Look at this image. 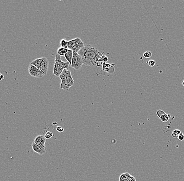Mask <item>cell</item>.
Instances as JSON below:
<instances>
[{
  "instance_id": "obj_1",
  "label": "cell",
  "mask_w": 184,
  "mask_h": 181,
  "mask_svg": "<svg viewBox=\"0 0 184 181\" xmlns=\"http://www.w3.org/2000/svg\"><path fill=\"white\" fill-rule=\"evenodd\" d=\"M78 54L82 57L85 65L100 66L103 63L102 56L103 54L92 46H85L79 51Z\"/></svg>"
},
{
  "instance_id": "obj_2",
  "label": "cell",
  "mask_w": 184,
  "mask_h": 181,
  "mask_svg": "<svg viewBox=\"0 0 184 181\" xmlns=\"http://www.w3.org/2000/svg\"><path fill=\"white\" fill-rule=\"evenodd\" d=\"M61 79L60 87L65 91L68 90L74 84V81L71 75V72L64 69L59 76Z\"/></svg>"
},
{
  "instance_id": "obj_3",
  "label": "cell",
  "mask_w": 184,
  "mask_h": 181,
  "mask_svg": "<svg viewBox=\"0 0 184 181\" xmlns=\"http://www.w3.org/2000/svg\"><path fill=\"white\" fill-rule=\"evenodd\" d=\"M70 66V65L69 62H63L61 59L60 55L57 54L55 61L53 74L57 77H59L64 69L68 70Z\"/></svg>"
},
{
  "instance_id": "obj_4",
  "label": "cell",
  "mask_w": 184,
  "mask_h": 181,
  "mask_svg": "<svg viewBox=\"0 0 184 181\" xmlns=\"http://www.w3.org/2000/svg\"><path fill=\"white\" fill-rule=\"evenodd\" d=\"M31 65H33L37 67L41 72L44 74V75H47L49 66V61L47 58L36 59L31 63Z\"/></svg>"
},
{
  "instance_id": "obj_5",
  "label": "cell",
  "mask_w": 184,
  "mask_h": 181,
  "mask_svg": "<svg viewBox=\"0 0 184 181\" xmlns=\"http://www.w3.org/2000/svg\"><path fill=\"white\" fill-rule=\"evenodd\" d=\"M84 46V43L80 38H76L68 41V49L76 53H78L79 51Z\"/></svg>"
},
{
  "instance_id": "obj_6",
  "label": "cell",
  "mask_w": 184,
  "mask_h": 181,
  "mask_svg": "<svg viewBox=\"0 0 184 181\" xmlns=\"http://www.w3.org/2000/svg\"><path fill=\"white\" fill-rule=\"evenodd\" d=\"M84 64L82 57L78 53L73 52V58L72 60L71 66L76 70H79L81 69L82 65Z\"/></svg>"
},
{
  "instance_id": "obj_7",
  "label": "cell",
  "mask_w": 184,
  "mask_h": 181,
  "mask_svg": "<svg viewBox=\"0 0 184 181\" xmlns=\"http://www.w3.org/2000/svg\"><path fill=\"white\" fill-rule=\"evenodd\" d=\"M28 72H29V74L34 77H42L44 75V73L41 72L37 67H36L33 65H31V64L29 65Z\"/></svg>"
},
{
  "instance_id": "obj_8",
  "label": "cell",
  "mask_w": 184,
  "mask_h": 181,
  "mask_svg": "<svg viewBox=\"0 0 184 181\" xmlns=\"http://www.w3.org/2000/svg\"><path fill=\"white\" fill-rule=\"evenodd\" d=\"M46 141V138L43 135H38L36 137L33 143L42 148H46L45 143Z\"/></svg>"
},
{
  "instance_id": "obj_9",
  "label": "cell",
  "mask_w": 184,
  "mask_h": 181,
  "mask_svg": "<svg viewBox=\"0 0 184 181\" xmlns=\"http://www.w3.org/2000/svg\"><path fill=\"white\" fill-rule=\"evenodd\" d=\"M31 146H32V148L33 149V151L37 153L39 155H44L46 152V148L41 147L40 146L35 144L33 142L31 145Z\"/></svg>"
},
{
  "instance_id": "obj_10",
  "label": "cell",
  "mask_w": 184,
  "mask_h": 181,
  "mask_svg": "<svg viewBox=\"0 0 184 181\" xmlns=\"http://www.w3.org/2000/svg\"><path fill=\"white\" fill-rule=\"evenodd\" d=\"M73 51H72L71 50H70V49H68L67 53H65V55H64L65 58L68 61V62H69L70 66L71 65L72 60V58H73Z\"/></svg>"
},
{
  "instance_id": "obj_11",
  "label": "cell",
  "mask_w": 184,
  "mask_h": 181,
  "mask_svg": "<svg viewBox=\"0 0 184 181\" xmlns=\"http://www.w3.org/2000/svg\"><path fill=\"white\" fill-rule=\"evenodd\" d=\"M131 176V174L128 172L124 173L120 175L119 179V181H127L128 180L129 177Z\"/></svg>"
},
{
  "instance_id": "obj_12",
  "label": "cell",
  "mask_w": 184,
  "mask_h": 181,
  "mask_svg": "<svg viewBox=\"0 0 184 181\" xmlns=\"http://www.w3.org/2000/svg\"><path fill=\"white\" fill-rule=\"evenodd\" d=\"M68 50V49H65L62 47H60L59 49H58V51H57V53H58V55H60V56H63L65 55V53H67Z\"/></svg>"
},
{
  "instance_id": "obj_13",
  "label": "cell",
  "mask_w": 184,
  "mask_h": 181,
  "mask_svg": "<svg viewBox=\"0 0 184 181\" xmlns=\"http://www.w3.org/2000/svg\"><path fill=\"white\" fill-rule=\"evenodd\" d=\"M60 46L62 48L68 49V41L65 39H63L60 41Z\"/></svg>"
},
{
  "instance_id": "obj_14",
  "label": "cell",
  "mask_w": 184,
  "mask_h": 181,
  "mask_svg": "<svg viewBox=\"0 0 184 181\" xmlns=\"http://www.w3.org/2000/svg\"><path fill=\"white\" fill-rule=\"evenodd\" d=\"M171 117V115L169 114H165L160 117V119L163 122H167L169 121V119Z\"/></svg>"
},
{
  "instance_id": "obj_15",
  "label": "cell",
  "mask_w": 184,
  "mask_h": 181,
  "mask_svg": "<svg viewBox=\"0 0 184 181\" xmlns=\"http://www.w3.org/2000/svg\"><path fill=\"white\" fill-rule=\"evenodd\" d=\"M181 133V131L179 130H173L172 134V136L174 138H178V137L179 136L180 134Z\"/></svg>"
},
{
  "instance_id": "obj_16",
  "label": "cell",
  "mask_w": 184,
  "mask_h": 181,
  "mask_svg": "<svg viewBox=\"0 0 184 181\" xmlns=\"http://www.w3.org/2000/svg\"><path fill=\"white\" fill-rule=\"evenodd\" d=\"M152 55V53L151 51H147L143 53V56L145 59H149V58H151Z\"/></svg>"
},
{
  "instance_id": "obj_17",
  "label": "cell",
  "mask_w": 184,
  "mask_h": 181,
  "mask_svg": "<svg viewBox=\"0 0 184 181\" xmlns=\"http://www.w3.org/2000/svg\"><path fill=\"white\" fill-rule=\"evenodd\" d=\"M53 134L50 132H47L46 134V135H44V137L46 138V139H49L53 136Z\"/></svg>"
},
{
  "instance_id": "obj_18",
  "label": "cell",
  "mask_w": 184,
  "mask_h": 181,
  "mask_svg": "<svg viewBox=\"0 0 184 181\" xmlns=\"http://www.w3.org/2000/svg\"><path fill=\"white\" fill-rule=\"evenodd\" d=\"M165 114V113L162 110H159L156 112V114L158 115V117H159L160 119V117H161L162 116L164 115Z\"/></svg>"
},
{
  "instance_id": "obj_19",
  "label": "cell",
  "mask_w": 184,
  "mask_h": 181,
  "mask_svg": "<svg viewBox=\"0 0 184 181\" xmlns=\"http://www.w3.org/2000/svg\"><path fill=\"white\" fill-rule=\"evenodd\" d=\"M148 65L150 67H153V66H155L156 62H155L154 60H149V61L148 62Z\"/></svg>"
},
{
  "instance_id": "obj_20",
  "label": "cell",
  "mask_w": 184,
  "mask_h": 181,
  "mask_svg": "<svg viewBox=\"0 0 184 181\" xmlns=\"http://www.w3.org/2000/svg\"><path fill=\"white\" fill-rule=\"evenodd\" d=\"M108 61V58H107L106 55L103 54L102 56V61L103 63H106Z\"/></svg>"
},
{
  "instance_id": "obj_21",
  "label": "cell",
  "mask_w": 184,
  "mask_h": 181,
  "mask_svg": "<svg viewBox=\"0 0 184 181\" xmlns=\"http://www.w3.org/2000/svg\"><path fill=\"white\" fill-rule=\"evenodd\" d=\"M56 130H57L59 132H63L64 129H63V128H62L61 126H58L56 127Z\"/></svg>"
},
{
  "instance_id": "obj_22",
  "label": "cell",
  "mask_w": 184,
  "mask_h": 181,
  "mask_svg": "<svg viewBox=\"0 0 184 181\" xmlns=\"http://www.w3.org/2000/svg\"><path fill=\"white\" fill-rule=\"evenodd\" d=\"M178 139L180 140V141H183V140H184V135L181 132L180 134V135H179V136L178 137Z\"/></svg>"
},
{
  "instance_id": "obj_23",
  "label": "cell",
  "mask_w": 184,
  "mask_h": 181,
  "mask_svg": "<svg viewBox=\"0 0 184 181\" xmlns=\"http://www.w3.org/2000/svg\"><path fill=\"white\" fill-rule=\"evenodd\" d=\"M127 181H136V179H135V177H133L132 175H131L130 177H129V178L128 180H127Z\"/></svg>"
},
{
  "instance_id": "obj_24",
  "label": "cell",
  "mask_w": 184,
  "mask_h": 181,
  "mask_svg": "<svg viewBox=\"0 0 184 181\" xmlns=\"http://www.w3.org/2000/svg\"><path fill=\"white\" fill-rule=\"evenodd\" d=\"M4 75L2 74H0V80H4Z\"/></svg>"
},
{
  "instance_id": "obj_25",
  "label": "cell",
  "mask_w": 184,
  "mask_h": 181,
  "mask_svg": "<svg viewBox=\"0 0 184 181\" xmlns=\"http://www.w3.org/2000/svg\"><path fill=\"white\" fill-rule=\"evenodd\" d=\"M183 86L184 87V80H183Z\"/></svg>"
}]
</instances>
